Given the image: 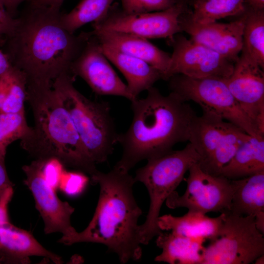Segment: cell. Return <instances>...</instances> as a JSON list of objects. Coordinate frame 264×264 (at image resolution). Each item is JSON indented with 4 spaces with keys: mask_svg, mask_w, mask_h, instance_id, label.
I'll return each mask as SVG.
<instances>
[{
    "mask_svg": "<svg viewBox=\"0 0 264 264\" xmlns=\"http://www.w3.org/2000/svg\"><path fill=\"white\" fill-rule=\"evenodd\" d=\"M32 256L45 257L56 264L63 263L60 256L45 249L29 232L10 222L0 227V263L29 264Z\"/></svg>",
    "mask_w": 264,
    "mask_h": 264,
    "instance_id": "obj_18",
    "label": "cell"
},
{
    "mask_svg": "<svg viewBox=\"0 0 264 264\" xmlns=\"http://www.w3.org/2000/svg\"><path fill=\"white\" fill-rule=\"evenodd\" d=\"M222 215L217 235L204 246L201 264H248L264 254V234L254 216Z\"/></svg>",
    "mask_w": 264,
    "mask_h": 264,
    "instance_id": "obj_7",
    "label": "cell"
},
{
    "mask_svg": "<svg viewBox=\"0 0 264 264\" xmlns=\"http://www.w3.org/2000/svg\"><path fill=\"white\" fill-rule=\"evenodd\" d=\"M85 173L77 170H64L62 175L59 187L66 194L75 196L81 193L87 185L88 178Z\"/></svg>",
    "mask_w": 264,
    "mask_h": 264,
    "instance_id": "obj_30",
    "label": "cell"
},
{
    "mask_svg": "<svg viewBox=\"0 0 264 264\" xmlns=\"http://www.w3.org/2000/svg\"><path fill=\"white\" fill-rule=\"evenodd\" d=\"M34 125L20 145L34 159L55 158L88 174L98 170L89 158L71 117L52 86L26 87Z\"/></svg>",
    "mask_w": 264,
    "mask_h": 264,
    "instance_id": "obj_4",
    "label": "cell"
},
{
    "mask_svg": "<svg viewBox=\"0 0 264 264\" xmlns=\"http://www.w3.org/2000/svg\"><path fill=\"white\" fill-rule=\"evenodd\" d=\"M16 18L8 13L0 0V47L4 45L7 37L14 29Z\"/></svg>",
    "mask_w": 264,
    "mask_h": 264,
    "instance_id": "obj_31",
    "label": "cell"
},
{
    "mask_svg": "<svg viewBox=\"0 0 264 264\" xmlns=\"http://www.w3.org/2000/svg\"><path fill=\"white\" fill-rule=\"evenodd\" d=\"M60 8L27 1L16 18L4 53L25 74L27 86H52L65 74L84 46L89 32L76 35L62 25Z\"/></svg>",
    "mask_w": 264,
    "mask_h": 264,
    "instance_id": "obj_1",
    "label": "cell"
},
{
    "mask_svg": "<svg viewBox=\"0 0 264 264\" xmlns=\"http://www.w3.org/2000/svg\"><path fill=\"white\" fill-rule=\"evenodd\" d=\"M13 187L8 188L0 196V227L9 222L7 207L13 195Z\"/></svg>",
    "mask_w": 264,
    "mask_h": 264,
    "instance_id": "obj_32",
    "label": "cell"
},
{
    "mask_svg": "<svg viewBox=\"0 0 264 264\" xmlns=\"http://www.w3.org/2000/svg\"><path fill=\"white\" fill-rule=\"evenodd\" d=\"M109 61L90 31L84 46L71 65V71L75 77L82 78L97 95L120 96L132 101L135 98Z\"/></svg>",
    "mask_w": 264,
    "mask_h": 264,
    "instance_id": "obj_13",
    "label": "cell"
},
{
    "mask_svg": "<svg viewBox=\"0 0 264 264\" xmlns=\"http://www.w3.org/2000/svg\"><path fill=\"white\" fill-rule=\"evenodd\" d=\"M22 170L26 176L24 183L31 191L36 208L44 220V233H61L62 237L59 242L66 245L75 243L78 232L70 222L74 208L67 202L62 201L46 180L43 159H35L29 164L23 166Z\"/></svg>",
    "mask_w": 264,
    "mask_h": 264,
    "instance_id": "obj_11",
    "label": "cell"
},
{
    "mask_svg": "<svg viewBox=\"0 0 264 264\" xmlns=\"http://www.w3.org/2000/svg\"><path fill=\"white\" fill-rule=\"evenodd\" d=\"M186 12L185 3L178 2L163 11L128 14L113 3L107 14L92 23L95 30L123 32L146 39L170 38L182 31L180 17Z\"/></svg>",
    "mask_w": 264,
    "mask_h": 264,
    "instance_id": "obj_10",
    "label": "cell"
},
{
    "mask_svg": "<svg viewBox=\"0 0 264 264\" xmlns=\"http://www.w3.org/2000/svg\"><path fill=\"white\" fill-rule=\"evenodd\" d=\"M171 91L183 101H192L202 111L215 114L241 128L248 134L262 137L230 92L226 79L218 77L200 78L182 74L168 80Z\"/></svg>",
    "mask_w": 264,
    "mask_h": 264,
    "instance_id": "obj_8",
    "label": "cell"
},
{
    "mask_svg": "<svg viewBox=\"0 0 264 264\" xmlns=\"http://www.w3.org/2000/svg\"><path fill=\"white\" fill-rule=\"evenodd\" d=\"M244 132L221 117L203 111L201 115H197L192 122L188 141L199 155L200 162L227 142Z\"/></svg>",
    "mask_w": 264,
    "mask_h": 264,
    "instance_id": "obj_16",
    "label": "cell"
},
{
    "mask_svg": "<svg viewBox=\"0 0 264 264\" xmlns=\"http://www.w3.org/2000/svg\"><path fill=\"white\" fill-rule=\"evenodd\" d=\"M31 128L27 124L24 111L0 112V155L5 156L8 146L25 136Z\"/></svg>",
    "mask_w": 264,
    "mask_h": 264,
    "instance_id": "obj_28",
    "label": "cell"
},
{
    "mask_svg": "<svg viewBox=\"0 0 264 264\" xmlns=\"http://www.w3.org/2000/svg\"><path fill=\"white\" fill-rule=\"evenodd\" d=\"M185 192L180 196L173 191L165 200L168 207H185L188 211L206 214L229 212L232 196L236 188L235 180L204 172L198 163L189 169Z\"/></svg>",
    "mask_w": 264,
    "mask_h": 264,
    "instance_id": "obj_9",
    "label": "cell"
},
{
    "mask_svg": "<svg viewBox=\"0 0 264 264\" xmlns=\"http://www.w3.org/2000/svg\"><path fill=\"white\" fill-rule=\"evenodd\" d=\"M10 63L6 55L0 49V75L10 66Z\"/></svg>",
    "mask_w": 264,
    "mask_h": 264,
    "instance_id": "obj_36",
    "label": "cell"
},
{
    "mask_svg": "<svg viewBox=\"0 0 264 264\" xmlns=\"http://www.w3.org/2000/svg\"><path fill=\"white\" fill-rule=\"evenodd\" d=\"M75 77L63 74L52 87L68 112L90 160L95 164L105 162L118 143V134L108 102L91 100L74 86Z\"/></svg>",
    "mask_w": 264,
    "mask_h": 264,
    "instance_id": "obj_5",
    "label": "cell"
},
{
    "mask_svg": "<svg viewBox=\"0 0 264 264\" xmlns=\"http://www.w3.org/2000/svg\"><path fill=\"white\" fill-rule=\"evenodd\" d=\"M249 7L258 10H264V0H245Z\"/></svg>",
    "mask_w": 264,
    "mask_h": 264,
    "instance_id": "obj_37",
    "label": "cell"
},
{
    "mask_svg": "<svg viewBox=\"0 0 264 264\" xmlns=\"http://www.w3.org/2000/svg\"><path fill=\"white\" fill-rule=\"evenodd\" d=\"M185 14L180 17V25L182 31L189 34L191 39L210 48L233 63L238 60L243 46L244 13L240 19L231 22H216L207 24L195 22Z\"/></svg>",
    "mask_w": 264,
    "mask_h": 264,
    "instance_id": "obj_15",
    "label": "cell"
},
{
    "mask_svg": "<svg viewBox=\"0 0 264 264\" xmlns=\"http://www.w3.org/2000/svg\"><path fill=\"white\" fill-rule=\"evenodd\" d=\"M91 32L101 44L145 61L159 72L161 79L167 80L171 55L148 39L114 31L93 29Z\"/></svg>",
    "mask_w": 264,
    "mask_h": 264,
    "instance_id": "obj_17",
    "label": "cell"
},
{
    "mask_svg": "<svg viewBox=\"0 0 264 264\" xmlns=\"http://www.w3.org/2000/svg\"><path fill=\"white\" fill-rule=\"evenodd\" d=\"M264 171V137L250 136L239 146L220 176L230 180L246 177Z\"/></svg>",
    "mask_w": 264,
    "mask_h": 264,
    "instance_id": "obj_23",
    "label": "cell"
},
{
    "mask_svg": "<svg viewBox=\"0 0 264 264\" xmlns=\"http://www.w3.org/2000/svg\"><path fill=\"white\" fill-rule=\"evenodd\" d=\"M147 91L145 98L131 101V124L118 134L122 154L114 166L127 172L139 162L161 156L176 144L188 141L191 125L197 115L174 92L163 95L153 86Z\"/></svg>",
    "mask_w": 264,
    "mask_h": 264,
    "instance_id": "obj_2",
    "label": "cell"
},
{
    "mask_svg": "<svg viewBox=\"0 0 264 264\" xmlns=\"http://www.w3.org/2000/svg\"><path fill=\"white\" fill-rule=\"evenodd\" d=\"M65 0H30L29 2L36 4L61 8V7Z\"/></svg>",
    "mask_w": 264,
    "mask_h": 264,
    "instance_id": "obj_35",
    "label": "cell"
},
{
    "mask_svg": "<svg viewBox=\"0 0 264 264\" xmlns=\"http://www.w3.org/2000/svg\"><path fill=\"white\" fill-rule=\"evenodd\" d=\"M205 240L162 231L156 244L162 249L154 261L170 264H201Z\"/></svg>",
    "mask_w": 264,
    "mask_h": 264,
    "instance_id": "obj_22",
    "label": "cell"
},
{
    "mask_svg": "<svg viewBox=\"0 0 264 264\" xmlns=\"http://www.w3.org/2000/svg\"><path fill=\"white\" fill-rule=\"evenodd\" d=\"M5 6L8 13L14 18L17 17L18 7L23 2L30 0H0Z\"/></svg>",
    "mask_w": 264,
    "mask_h": 264,
    "instance_id": "obj_34",
    "label": "cell"
},
{
    "mask_svg": "<svg viewBox=\"0 0 264 264\" xmlns=\"http://www.w3.org/2000/svg\"><path fill=\"white\" fill-rule=\"evenodd\" d=\"M179 2H182L183 3H185L188 1H190L191 0H178Z\"/></svg>",
    "mask_w": 264,
    "mask_h": 264,
    "instance_id": "obj_39",
    "label": "cell"
},
{
    "mask_svg": "<svg viewBox=\"0 0 264 264\" xmlns=\"http://www.w3.org/2000/svg\"><path fill=\"white\" fill-rule=\"evenodd\" d=\"M26 86L27 80L23 72L10 64L0 75V112L24 111Z\"/></svg>",
    "mask_w": 264,
    "mask_h": 264,
    "instance_id": "obj_24",
    "label": "cell"
},
{
    "mask_svg": "<svg viewBox=\"0 0 264 264\" xmlns=\"http://www.w3.org/2000/svg\"><path fill=\"white\" fill-rule=\"evenodd\" d=\"M245 22L242 52L264 68V10L249 6L244 12Z\"/></svg>",
    "mask_w": 264,
    "mask_h": 264,
    "instance_id": "obj_25",
    "label": "cell"
},
{
    "mask_svg": "<svg viewBox=\"0 0 264 264\" xmlns=\"http://www.w3.org/2000/svg\"><path fill=\"white\" fill-rule=\"evenodd\" d=\"M264 69L242 52L226 79L228 87L241 108L264 136Z\"/></svg>",
    "mask_w": 264,
    "mask_h": 264,
    "instance_id": "obj_14",
    "label": "cell"
},
{
    "mask_svg": "<svg viewBox=\"0 0 264 264\" xmlns=\"http://www.w3.org/2000/svg\"><path fill=\"white\" fill-rule=\"evenodd\" d=\"M90 177L99 185V199L91 221L78 232L75 243L103 244L123 264L140 260L142 251L137 222L142 210L133 193L134 177L114 166L107 173L97 170Z\"/></svg>",
    "mask_w": 264,
    "mask_h": 264,
    "instance_id": "obj_3",
    "label": "cell"
},
{
    "mask_svg": "<svg viewBox=\"0 0 264 264\" xmlns=\"http://www.w3.org/2000/svg\"><path fill=\"white\" fill-rule=\"evenodd\" d=\"M100 44L108 60L125 77L128 89L134 98L161 79L159 72L145 61L112 47Z\"/></svg>",
    "mask_w": 264,
    "mask_h": 264,
    "instance_id": "obj_19",
    "label": "cell"
},
{
    "mask_svg": "<svg viewBox=\"0 0 264 264\" xmlns=\"http://www.w3.org/2000/svg\"><path fill=\"white\" fill-rule=\"evenodd\" d=\"M245 0H195L194 10L189 16L194 22L207 24L227 17L242 15Z\"/></svg>",
    "mask_w": 264,
    "mask_h": 264,
    "instance_id": "obj_26",
    "label": "cell"
},
{
    "mask_svg": "<svg viewBox=\"0 0 264 264\" xmlns=\"http://www.w3.org/2000/svg\"><path fill=\"white\" fill-rule=\"evenodd\" d=\"M122 10L128 14H138L166 10L178 0H120Z\"/></svg>",
    "mask_w": 264,
    "mask_h": 264,
    "instance_id": "obj_29",
    "label": "cell"
},
{
    "mask_svg": "<svg viewBox=\"0 0 264 264\" xmlns=\"http://www.w3.org/2000/svg\"><path fill=\"white\" fill-rule=\"evenodd\" d=\"M5 156L0 155V196L8 188L13 187V183L10 180L5 164Z\"/></svg>",
    "mask_w": 264,
    "mask_h": 264,
    "instance_id": "obj_33",
    "label": "cell"
},
{
    "mask_svg": "<svg viewBox=\"0 0 264 264\" xmlns=\"http://www.w3.org/2000/svg\"><path fill=\"white\" fill-rule=\"evenodd\" d=\"M168 44L173 47V52L167 80L176 74L195 78L227 79L232 73L234 63L191 39L177 33L168 39Z\"/></svg>",
    "mask_w": 264,
    "mask_h": 264,
    "instance_id": "obj_12",
    "label": "cell"
},
{
    "mask_svg": "<svg viewBox=\"0 0 264 264\" xmlns=\"http://www.w3.org/2000/svg\"><path fill=\"white\" fill-rule=\"evenodd\" d=\"M236 188L229 212L239 216H253L257 227L264 233V171L234 179Z\"/></svg>",
    "mask_w": 264,
    "mask_h": 264,
    "instance_id": "obj_20",
    "label": "cell"
},
{
    "mask_svg": "<svg viewBox=\"0 0 264 264\" xmlns=\"http://www.w3.org/2000/svg\"><path fill=\"white\" fill-rule=\"evenodd\" d=\"M222 213L210 218L200 212L188 211L183 216L170 214L159 216L157 225L162 231L190 238L211 240L217 235L222 220Z\"/></svg>",
    "mask_w": 264,
    "mask_h": 264,
    "instance_id": "obj_21",
    "label": "cell"
},
{
    "mask_svg": "<svg viewBox=\"0 0 264 264\" xmlns=\"http://www.w3.org/2000/svg\"><path fill=\"white\" fill-rule=\"evenodd\" d=\"M200 157L189 142L182 150L174 151L147 160V163L135 173V181L147 188L150 204L146 220L139 225L141 244H148L161 231L157 220L161 206L169 195L183 179L185 174Z\"/></svg>",
    "mask_w": 264,
    "mask_h": 264,
    "instance_id": "obj_6",
    "label": "cell"
},
{
    "mask_svg": "<svg viewBox=\"0 0 264 264\" xmlns=\"http://www.w3.org/2000/svg\"><path fill=\"white\" fill-rule=\"evenodd\" d=\"M115 0H82L68 13H62L63 26L71 33L89 22L103 18Z\"/></svg>",
    "mask_w": 264,
    "mask_h": 264,
    "instance_id": "obj_27",
    "label": "cell"
},
{
    "mask_svg": "<svg viewBox=\"0 0 264 264\" xmlns=\"http://www.w3.org/2000/svg\"><path fill=\"white\" fill-rule=\"evenodd\" d=\"M255 264H264V254L261 255L258 257L255 260Z\"/></svg>",
    "mask_w": 264,
    "mask_h": 264,
    "instance_id": "obj_38",
    "label": "cell"
}]
</instances>
